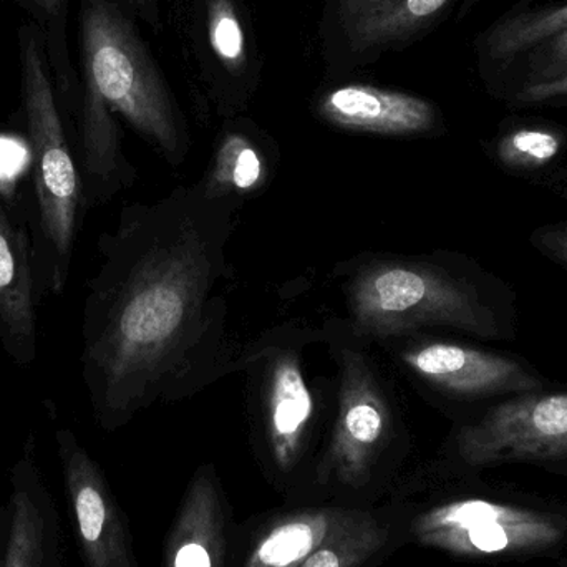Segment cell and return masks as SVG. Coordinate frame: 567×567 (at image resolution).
<instances>
[{"instance_id":"1","label":"cell","mask_w":567,"mask_h":567,"mask_svg":"<svg viewBox=\"0 0 567 567\" xmlns=\"http://www.w3.org/2000/svg\"><path fill=\"white\" fill-rule=\"evenodd\" d=\"M243 208L198 182L123 209L86 303L83 365L105 425L233 373L226 251Z\"/></svg>"},{"instance_id":"2","label":"cell","mask_w":567,"mask_h":567,"mask_svg":"<svg viewBox=\"0 0 567 567\" xmlns=\"http://www.w3.org/2000/svg\"><path fill=\"white\" fill-rule=\"evenodd\" d=\"M336 276L343 319L372 346L430 329L498 342L518 336L515 289L462 252H363L337 265Z\"/></svg>"},{"instance_id":"3","label":"cell","mask_w":567,"mask_h":567,"mask_svg":"<svg viewBox=\"0 0 567 567\" xmlns=\"http://www.w3.org/2000/svg\"><path fill=\"white\" fill-rule=\"evenodd\" d=\"M83 100L122 115L172 166L192 150L185 113L122 0H82Z\"/></svg>"},{"instance_id":"4","label":"cell","mask_w":567,"mask_h":567,"mask_svg":"<svg viewBox=\"0 0 567 567\" xmlns=\"http://www.w3.org/2000/svg\"><path fill=\"white\" fill-rule=\"evenodd\" d=\"M323 339L322 327L279 323L259 333L233 363V373H245L252 415L284 475L302 462L320 416L336 406L337 367L333 375H320L310 363Z\"/></svg>"},{"instance_id":"5","label":"cell","mask_w":567,"mask_h":567,"mask_svg":"<svg viewBox=\"0 0 567 567\" xmlns=\"http://www.w3.org/2000/svg\"><path fill=\"white\" fill-rule=\"evenodd\" d=\"M337 367L336 406L323 468L360 488L372 478L400 432L395 386L377 360L375 346L353 332L343 317L322 326Z\"/></svg>"},{"instance_id":"6","label":"cell","mask_w":567,"mask_h":567,"mask_svg":"<svg viewBox=\"0 0 567 567\" xmlns=\"http://www.w3.org/2000/svg\"><path fill=\"white\" fill-rule=\"evenodd\" d=\"M183 66L199 115H246L262 80L252 0H172Z\"/></svg>"},{"instance_id":"7","label":"cell","mask_w":567,"mask_h":567,"mask_svg":"<svg viewBox=\"0 0 567 567\" xmlns=\"http://www.w3.org/2000/svg\"><path fill=\"white\" fill-rule=\"evenodd\" d=\"M375 347L392 357L423 396L452 405H493L553 386L523 357L429 332L393 337Z\"/></svg>"},{"instance_id":"8","label":"cell","mask_w":567,"mask_h":567,"mask_svg":"<svg viewBox=\"0 0 567 567\" xmlns=\"http://www.w3.org/2000/svg\"><path fill=\"white\" fill-rule=\"evenodd\" d=\"M20 72L40 219L59 261L62 281L75 241L82 185L56 109L42 40L33 30H25L20 37Z\"/></svg>"},{"instance_id":"9","label":"cell","mask_w":567,"mask_h":567,"mask_svg":"<svg viewBox=\"0 0 567 567\" xmlns=\"http://www.w3.org/2000/svg\"><path fill=\"white\" fill-rule=\"evenodd\" d=\"M480 0H323L319 47L327 79H349L463 17Z\"/></svg>"},{"instance_id":"10","label":"cell","mask_w":567,"mask_h":567,"mask_svg":"<svg viewBox=\"0 0 567 567\" xmlns=\"http://www.w3.org/2000/svg\"><path fill=\"white\" fill-rule=\"evenodd\" d=\"M412 535L420 545L466 558L532 555L559 545L566 523L551 513L468 498L416 516Z\"/></svg>"},{"instance_id":"11","label":"cell","mask_w":567,"mask_h":567,"mask_svg":"<svg viewBox=\"0 0 567 567\" xmlns=\"http://www.w3.org/2000/svg\"><path fill=\"white\" fill-rule=\"evenodd\" d=\"M455 450L476 468L567 460V389L549 386L486 406L456 430Z\"/></svg>"},{"instance_id":"12","label":"cell","mask_w":567,"mask_h":567,"mask_svg":"<svg viewBox=\"0 0 567 567\" xmlns=\"http://www.w3.org/2000/svg\"><path fill=\"white\" fill-rule=\"evenodd\" d=\"M312 112L332 128L362 135L415 140L446 132L445 115L432 100L350 79H329L313 95Z\"/></svg>"},{"instance_id":"13","label":"cell","mask_w":567,"mask_h":567,"mask_svg":"<svg viewBox=\"0 0 567 567\" xmlns=\"http://www.w3.org/2000/svg\"><path fill=\"white\" fill-rule=\"evenodd\" d=\"M80 545L89 567H132L128 536L105 478L72 433L56 435Z\"/></svg>"},{"instance_id":"14","label":"cell","mask_w":567,"mask_h":567,"mask_svg":"<svg viewBox=\"0 0 567 567\" xmlns=\"http://www.w3.org/2000/svg\"><path fill=\"white\" fill-rule=\"evenodd\" d=\"M278 163L275 138L248 115L235 116L219 123L212 162L199 185L213 198L245 206L268 189Z\"/></svg>"},{"instance_id":"15","label":"cell","mask_w":567,"mask_h":567,"mask_svg":"<svg viewBox=\"0 0 567 567\" xmlns=\"http://www.w3.org/2000/svg\"><path fill=\"white\" fill-rule=\"evenodd\" d=\"M225 529L215 472L202 468L189 483L166 542L165 567H223Z\"/></svg>"},{"instance_id":"16","label":"cell","mask_w":567,"mask_h":567,"mask_svg":"<svg viewBox=\"0 0 567 567\" xmlns=\"http://www.w3.org/2000/svg\"><path fill=\"white\" fill-rule=\"evenodd\" d=\"M0 333L19 362L35 357V306L27 238L0 203Z\"/></svg>"},{"instance_id":"17","label":"cell","mask_w":567,"mask_h":567,"mask_svg":"<svg viewBox=\"0 0 567 567\" xmlns=\"http://www.w3.org/2000/svg\"><path fill=\"white\" fill-rule=\"evenodd\" d=\"M567 27V0L519 3L493 20L475 37V55L483 83L495 80L516 59Z\"/></svg>"},{"instance_id":"18","label":"cell","mask_w":567,"mask_h":567,"mask_svg":"<svg viewBox=\"0 0 567 567\" xmlns=\"http://www.w3.org/2000/svg\"><path fill=\"white\" fill-rule=\"evenodd\" d=\"M483 148L499 169L533 183L558 168L565 158L567 126L551 120L509 116Z\"/></svg>"},{"instance_id":"19","label":"cell","mask_w":567,"mask_h":567,"mask_svg":"<svg viewBox=\"0 0 567 567\" xmlns=\"http://www.w3.org/2000/svg\"><path fill=\"white\" fill-rule=\"evenodd\" d=\"M349 515L347 509L312 508L284 516L259 538L245 567H300Z\"/></svg>"},{"instance_id":"20","label":"cell","mask_w":567,"mask_h":567,"mask_svg":"<svg viewBox=\"0 0 567 567\" xmlns=\"http://www.w3.org/2000/svg\"><path fill=\"white\" fill-rule=\"evenodd\" d=\"M389 542V529L369 513L350 515L300 567H360Z\"/></svg>"},{"instance_id":"21","label":"cell","mask_w":567,"mask_h":567,"mask_svg":"<svg viewBox=\"0 0 567 567\" xmlns=\"http://www.w3.org/2000/svg\"><path fill=\"white\" fill-rule=\"evenodd\" d=\"M561 79H567V27L536 43L485 86L498 99L502 93L518 86Z\"/></svg>"},{"instance_id":"22","label":"cell","mask_w":567,"mask_h":567,"mask_svg":"<svg viewBox=\"0 0 567 567\" xmlns=\"http://www.w3.org/2000/svg\"><path fill=\"white\" fill-rule=\"evenodd\" d=\"M45 525L35 499L25 489L12 498V525L3 567H42Z\"/></svg>"},{"instance_id":"23","label":"cell","mask_w":567,"mask_h":567,"mask_svg":"<svg viewBox=\"0 0 567 567\" xmlns=\"http://www.w3.org/2000/svg\"><path fill=\"white\" fill-rule=\"evenodd\" d=\"M498 100L512 109H548V106H567V79L556 82L536 83L518 86L502 93Z\"/></svg>"},{"instance_id":"24","label":"cell","mask_w":567,"mask_h":567,"mask_svg":"<svg viewBox=\"0 0 567 567\" xmlns=\"http://www.w3.org/2000/svg\"><path fill=\"white\" fill-rule=\"evenodd\" d=\"M529 245L567 271V221L539 226L529 235Z\"/></svg>"},{"instance_id":"25","label":"cell","mask_w":567,"mask_h":567,"mask_svg":"<svg viewBox=\"0 0 567 567\" xmlns=\"http://www.w3.org/2000/svg\"><path fill=\"white\" fill-rule=\"evenodd\" d=\"M122 2L128 7L130 12L138 16L150 25H158L163 9L172 0H122Z\"/></svg>"},{"instance_id":"26","label":"cell","mask_w":567,"mask_h":567,"mask_svg":"<svg viewBox=\"0 0 567 567\" xmlns=\"http://www.w3.org/2000/svg\"><path fill=\"white\" fill-rule=\"evenodd\" d=\"M533 185L548 189L553 195L567 199V166L559 165L558 168L551 169L542 178L533 182Z\"/></svg>"},{"instance_id":"27","label":"cell","mask_w":567,"mask_h":567,"mask_svg":"<svg viewBox=\"0 0 567 567\" xmlns=\"http://www.w3.org/2000/svg\"><path fill=\"white\" fill-rule=\"evenodd\" d=\"M35 6L42 10L45 16H56V13L62 10V7L65 6L66 0H33Z\"/></svg>"},{"instance_id":"28","label":"cell","mask_w":567,"mask_h":567,"mask_svg":"<svg viewBox=\"0 0 567 567\" xmlns=\"http://www.w3.org/2000/svg\"><path fill=\"white\" fill-rule=\"evenodd\" d=\"M0 549H2V546H0ZM3 558H6V555L2 556V551H0V567H3Z\"/></svg>"},{"instance_id":"29","label":"cell","mask_w":567,"mask_h":567,"mask_svg":"<svg viewBox=\"0 0 567 567\" xmlns=\"http://www.w3.org/2000/svg\"><path fill=\"white\" fill-rule=\"evenodd\" d=\"M529 2H535V0H523L522 3H529Z\"/></svg>"}]
</instances>
